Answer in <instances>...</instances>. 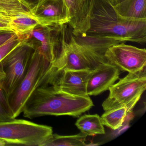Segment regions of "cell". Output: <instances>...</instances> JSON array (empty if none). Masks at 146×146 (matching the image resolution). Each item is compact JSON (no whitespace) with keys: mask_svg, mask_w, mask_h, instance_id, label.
<instances>
[{"mask_svg":"<svg viewBox=\"0 0 146 146\" xmlns=\"http://www.w3.org/2000/svg\"><path fill=\"white\" fill-rule=\"evenodd\" d=\"M84 35L143 45L146 42V20L120 17L109 0H91L90 28Z\"/></svg>","mask_w":146,"mask_h":146,"instance_id":"cell-1","label":"cell"},{"mask_svg":"<svg viewBox=\"0 0 146 146\" xmlns=\"http://www.w3.org/2000/svg\"><path fill=\"white\" fill-rule=\"evenodd\" d=\"M46 77L26 102L23 111L24 117L29 118L45 115L78 117L94 106L89 96H76L58 90L46 82Z\"/></svg>","mask_w":146,"mask_h":146,"instance_id":"cell-2","label":"cell"},{"mask_svg":"<svg viewBox=\"0 0 146 146\" xmlns=\"http://www.w3.org/2000/svg\"><path fill=\"white\" fill-rule=\"evenodd\" d=\"M35 50V42L24 39L0 62V86L7 96L26 75Z\"/></svg>","mask_w":146,"mask_h":146,"instance_id":"cell-3","label":"cell"},{"mask_svg":"<svg viewBox=\"0 0 146 146\" xmlns=\"http://www.w3.org/2000/svg\"><path fill=\"white\" fill-rule=\"evenodd\" d=\"M52 66L51 64L35 49L26 75L7 96L14 118L23 113L27 101L46 76Z\"/></svg>","mask_w":146,"mask_h":146,"instance_id":"cell-4","label":"cell"},{"mask_svg":"<svg viewBox=\"0 0 146 146\" xmlns=\"http://www.w3.org/2000/svg\"><path fill=\"white\" fill-rule=\"evenodd\" d=\"M52 134L51 126L25 119L0 121V140L6 145L42 146Z\"/></svg>","mask_w":146,"mask_h":146,"instance_id":"cell-5","label":"cell"},{"mask_svg":"<svg viewBox=\"0 0 146 146\" xmlns=\"http://www.w3.org/2000/svg\"><path fill=\"white\" fill-rule=\"evenodd\" d=\"M146 88V68L136 73H128L110 87L109 96L102 104L103 110L106 111L125 107L131 112Z\"/></svg>","mask_w":146,"mask_h":146,"instance_id":"cell-6","label":"cell"},{"mask_svg":"<svg viewBox=\"0 0 146 146\" xmlns=\"http://www.w3.org/2000/svg\"><path fill=\"white\" fill-rule=\"evenodd\" d=\"M66 25H62L60 52L52 66L57 70H92L100 63L75 42L71 34L67 39Z\"/></svg>","mask_w":146,"mask_h":146,"instance_id":"cell-7","label":"cell"},{"mask_svg":"<svg viewBox=\"0 0 146 146\" xmlns=\"http://www.w3.org/2000/svg\"><path fill=\"white\" fill-rule=\"evenodd\" d=\"M104 56L108 63L120 71L136 73L146 68V49L126 45L124 42L108 48Z\"/></svg>","mask_w":146,"mask_h":146,"instance_id":"cell-8","label":"cell"},{"mask_svg":"<svg viewBox=\"0 0 146 146\" xmlns=\"http://www.w3.org/2000/svg\"><path fill=\"white\" fill-rule=\"evenodd\" d=\"M92 70H57L52 67L46 78L54 88L64 93L82 97H89L87 84Z\"/></svg>","mask_w":146,"mask_h":146,"instance_id":"cell-9","label":"cell"},{"mask_svg":"<svg viewBox=\"0 0 146 146\" xmlns=\"http://www.w3.org/2000/svg\"><path fill=\"white\" fill-rule=\"evenodd\" d=\"M62 25L36 27L27 35L28 39L34 37L39 42L35 43V49L51 64L58 58L60 52Z\"/></svg>","mask_w":146,"mask_h":146,"instance_id":"cell-10","label":"cell"},{"mask_svg":"<svg viewBox=\"0 0 146 146\" xmlns=\"http://www.w3.org/2000/svg\"><path fill=\"white\" fill-rule=\"evenodd\" d=\"M42 26L68 24V9L64 0H40L32 9Z\"/></svg>","mask_w":146,"mask_h":146,"instance_id":"cell-11","label":"cell"},{"mask_svg":"<svg viewBox=\"0 0 146 146\" xmlns=\"http://www.w3.org/2000/svg\"><path fill=\"white\" fill-rule=\"evenodd\" d=\"M120 70L115 66L105 63L100 64L90 72L87 84L88 96H97L109 90L119 78Z\"/></svg>","mask_w":146,"mask_h":146,"instance_id":"cell-12","label":"cell"},{"mask_svg":"<svg viewBox=\"0 0 146 146\" xmlns=\"http://www.w3.org/2000/svg\"><path fill=\"white\" fill-rule=\"evenodd\" d=\"M69 13L72 35L82 36L90 28L91 0H64Z\"/></svg>","mask_w":146,"mask_h":146,"instance_id":"cell-13","label":"cell"},{"mask_svg":"<svg viewBox=\"0 0 146 146\" xmlns=\"http://www.w3.org/2000/svg\"><path fill=\"white\" fill-rule=\"evenodd\" d=\"M120 17L131 20H146V0H124L113 6Z\"/></svg>","mask_w":146,"mask_h":146,"instance_id":"cell-14","label":"cell"},{"mask_svg":"<svg viewBox=\"0 0 146 146\" xmlns=\"http://www.w3.org/2000/svg\"><path fill=\"white\" fill-rule=\"evenodd\" d=\"M33 7L23 0H0V15L19 18L21 16L36 17Z\"/></svg>","mask_w":146,"mask_h":146,"instance_id":"cell-15","label":"cell"},{"mask_svg":"<svg viewBox=\"0 0 146 146\" xmlns=\"http://www.w3.org/2000/svg\"><path fill=\"white\" fill-rule=\"evenodd\" d=\"M81 132L88 136L103 135L105 128L101 118L98 114H85L81 116L75 123Z\"/></svg>","mask_w":146,"mask_h":146,"instance_id":"cell-16","label":"cell"},{"mask_svg":"<svg viewBox=\"0 0 146 146\" xmlns=\"http://www.w3.org/2000/svg\"><path fill=\"white\" fill-rule=\"evenodd\" d=\"M87 136L82 132L71 135H60L53 133L42 146H82L86 145Z\"/></svg>","mask_w":146,"mask_h":146,"instance_id":"cell-17","label":"cell"},{"mask_svg":"<svg viewBox=\"0 0 146 146\" xmlns=\"http://www.w3.org/2000/svg\"><path fill=\"white\" fill-rule=\"evenodd\" d=\"M129 112L125 107H121L105 111L102 115V121L104 125L113 130L120 128Z\"/></svg>","mask_w":146,"mask_h":146,"instance_id":"cell-18","label":"cell"},{"mask_svg":"<svg viewBox=\"0 0 146 146\" xmlns=\"http://www.w3.org/2000/svg\"><path fill=\"white\" fill-rule=\"evenodd\" d=\"M15 119L8 102L7 96L0 86V121H7Z\"/></svg>","mask_w":146,"mask_h":146,"instance_id":"cell-19","label":"cell"},{"mask_svg":"<svg viewBox=\"0 0 146 146\" xmlns=\"http://www.w3.org/2000/svg\"><path fill=\"white\" fill-rule=\"evenodd\" d=\"M17 19L15 18L0 15V31H11L19 35L15 24Z\"/></svg>","mask_w":146,"mask_h":146,"instance_id":"cell-20","label":"cell"},{"mask_svg":"<svg viewBox=\"0 0 146 146\" xmlns=\"http://www.w3.org/2000/svg\"><path fill=\"white\" fill-rule=\"evenodd\" d=\"M15 33L9 31H0V46L12 37Z\"/></svg>","mask_w":146,"mask_h":146,"instance_id":"cell-21","label":"cell"},{"mask_svg":"<svg viewBox=\"0 0 146 146\" xmlns=\"http://www.w3.org/2000/svg\"><path fill=\"white\" fill-rule=\"evenodd\" d=\"M23 1L31 6L33 8H34L40 1V0H23Z\"/></svg>","mask_w":146,"mask_h":146,"instance_id":"cell-22","label":"cell"},{"mask_svg":"<svg viewBox=\"0 0 146 146\" xmlns=\"http://www.w3.org/2000/svg\"><path fill=\"white\" fill-rule=\"evenodd\" d=\"M111 4L113 6L117 4H119L120 2L124 1V0H109Z\"/></svg>","mask_w":146,"mask_h":146,"instance_id":"cell-23","label":"cell"},{"mask_svg":"<svg viewBox=\"0 0 146 146\" xmlns=\"http://www.w3.org/2000/svg\"><path fill=\"white\" fill-rule=\"evenodd\" d=\"M6 143L5 141H2V140H0V146H5Z\"/></svg>","mask_w":146,"mask_h":146,"instance_id":"cell-24","label":"cell"}]
</instances>
